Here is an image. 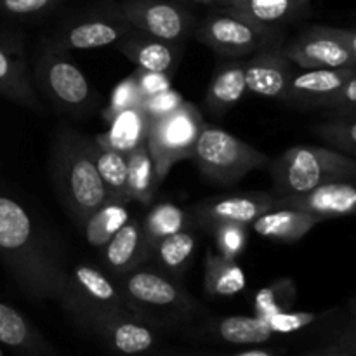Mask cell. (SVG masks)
<instances>
[{
  "label": "cell",
  "mask_w": 356,
  "mask_h": 356,
  "mask_svg": "<svg viewBox=\"0 0 356 356\" xmlns=\"http://www.w3.org/2000/svg\"><path fill=\"white\" fill-rule=\"evenodd\" d=\"M87 136L72 127H59L51 149V179L56 195L76 225L108 198L86 146Z\"/></svg>",
  "instance_id": "2"
},
{
  "label": "cell",
  "mask_w": 356,
  "mask_h": 356,
  "mask_svg": "<svg viewBox=\"0 0 356 356\" xmlns=\"http://www.w3.org/2000/svg\"><path fill=\"white\" fill-rule=\"evenodd\" d=\"M87 152L92 159L94 167L97 170L101 183L108 198L120 200L129 204L127 200V155L111 152L97 145L92 138L86 139Z\"/></svg>",
  "instance_id": "28"
},
{
  "label": "cell",
  "mask_w": 356,
  "mask_h": 356,
  "mask_svg": "<svg viewBox=\"0 0 356 356\" xmlns=\"http://www.w3.org/2000/svg\"><path fill=\"white\" fill-rule=\"evenodd\" d=\"M219 7L233 10L266 28L280 26L308 10L309 0H226Z\"/></svg>",
  "instance_id": "26"
},
{
  "label": "cell",
  "mask_w": 356,
  "mask_h": 356,
  "mask_svg": "<svg viewBox=\"0 0 356 356\" xmlns=\"http://www.w3.org/2000/svg\"><path fill=\"white\" fill-rule=\"evenodd\" d=\"M0 356H3V355H2V351H0Z\"/></svg>",
  "instance_id": "46"
},
{
  "label": "cell",
  "mask_w": 356,
  "mask_h": 356,
  "mask_svg": "<svg viewBox=\"0 0 356 356\" xmlns=\"http://www.w3.org/2000/svg\"><path fill=\"white\" fill-rule=\"evenodd\" d=\"M313 356H351V355L346 353V351H341V350H327V351H322V353L313 355Z\"/></svg>",
  "instance_id": "43"
},
{
  "label": "cell",
  "mask_w": 356,
  "mask_h": 356,
  "mask_svg": "<svg viewBox=\"0 0 356 356\" xmlns=\"http://www.w3.org/2000/svg\"><path fill=\"white\" fill-rule=\"evenodd\" d=\"M134 28L117 13H94L66 21L54 33L52 40L68 51H89L117 44Z\"/></svg>",
  "instance_id": "13"
},
{
  "label": "cell",
  "mask_w": 356,
  "mask_h": 356,
  "mask_svg": "<svg viewBox=\"0 0 356 356\" xmlns=\"http://www.w3.org/2000/svg\"><path fill=\"white\" fill-rule=\"evenodd\" d=\"M197 240L190 228L159 240L152 249V259L162 273L179 280L193 259Z\"/></svg>",
  "instance_id": "30"
},
{
  "label": "cell",
  "mask_w": 356,
  "mask_h": 356,
  "mask_svg": "<svg viewBox=\"0 0 356 356\" xmlns=\"http://www.w3.org/2000/svg\"><path fill=\"white\" fill-rule=\"evenodd\" d=\"M211 233L214 235L218 252L229 259H236L243 254L249 243V226L240 222H222L211 229Z\"/></svg>",
  "instance_id": "35"
},
{
  "label": "cell",
  "mask_w": 356,
  "mask_h": 356,
  "mask_svg": "<svg viewBox=\"0 0 356 356\" xmlns=\"http://www.w3.org/2000/svg\"><path fill=\"white\" fill-rule=\"evenodd\" d=\"M101 259L115 280L152 259V247L143 235L141 221L129 219L101 249Z\"/></svg>",
  "instance_id": "19"
},
{
  "label": "cell",
  "mask_w": 356,
  "mask_h": 356,
  "mask_svg": "<svg viewBox=\"0 0 356 356\" xmlns=\"http://www.w3.org/2000/svg\"><path fill=\"white\" fill-rule=\"evenodd\" d=\"M183 103V94L170 87V89L162 90V92L153 94V96L143 97L141 103H139V108H141L143 113L148 117L149 122H155L159 120V118L165 117V115L172 113V111L177 110Z\"/></svg>",
  "instance_id": "39"
},
{
  "label": "cell",
  "mask_w": 356,
  "mask_h": 356,
  "mask_svg": "<svg viewBox=\"0 0 356 356\" xmlns=\"http://www.w3.org/2000/svg\"><path fill=\"white\" fill-rule=\"evenodd\" d=\"M195 38L211 47L216 54L232 59L247 58L261 49L278 44V33L275 28L252 23L226 7H219L216 13L209 14L198 24Z\"/></svg>",
  "instance_id": "9"
},
{
  "label": "cell",
  "mask_w": 356,
  "mask_h": 356,
  "mask_svg": "<svg viewBox=\"0 0 356 356\" xmlns=\"http://www.w3.org/2000/svg\"><path fill=\"white\" fill-rule=\"evenodd\" d=\"M245 271L240 268L236 259L221 256L212 249L205 254L204 289L212 298H232L245 289Z\"/></svg>",
  "instance_id": "27"
},
{
  "label": "cell",
  "mask_w": 356,
  "mask_h": 356,
  "mask_svg": "<svg viewBox=\"0 0 356 356\" xmlns=\"http://www.w3.org/2000/svg\"><path fill=\"white\" fill-rule=\"evenodd\" d=\"M200 332L204 336L219 341V343L235 344V346L263 344L275 336L266 320L256 315H233L212 318L202 325Z\"/></svg>",
  "instance_id": "23"
},
{
  "label": "cell",
  "mask_w": 356,
  "mask_h": 356,
  "mask_svg": "<svg viewBox=\"0 0 356 356\" xmlns=\"http://www.w3.org/2000/svg\"><path fill=\"white\" fill-rule=\"evenodd\" d=\"M294 70L296 66L278 44L261 49L245 61L247 92L268 99H280Z\"/></svg>",
  "instance_id": "18"
},
{
  "label": "cell",
  "mask_w": 356,
  "mask_h": 356,
  "mask_svg": "<svg viewBox=\"0 0 356 356\" xmlns=\"http://www.w3.org/2000/svg\"><path fill=\"white\" fill-rule=\"evenodd\" d=\"M191 160L207 179L218 184H235L270 163V159L249 143L207 124L198 136Z\"/></svg>",
  "instance_id": "6"
},
{
  "label": "cell",
  "mask_w": 356,
  "mask_h": 356,
  "mask_svg": "<svg viewBox=\"0 0 356 356\" xmlns=\"http://www.w3.org/2000/svg\"><path fill=\"white\" fill-rule=\"evenodd\" d=\"M0 96L19 106L42 111L40 97L31 82L23 35L0 30Z\"/></svg>",
  "instance_id": "12"
},
{
  "label": "cell",
  "mask_w": 356,
  "mask_h": 356,
  "mask_svg": "<svg viewBox=\"0 0 356 356\" xmlns=\"http://www.w3.org/2000/svg\"><path fill=\"white\" fill-rule=\"evenodd\" d=\"M0 261L33 301H61L66 277L61 256L19 200L0 191Z\"/></svg>",
  "instance_id": "1"
},
{
  "label": "cell",
  "mask_w": 356,
  "mask_h": 356,
  "mask_svg": "<svg viewBox=\"0 0 356 356\" xmlns=\"http://www.w3.org/2000/svg\"><path fill=\"white\" fill-rule=\"evenodd\" d=\"M323 316V313H315V312H289L277 313V315H271L268 318H264L270 325L271 332L273 334H296L299 330H305L308 327H312L313 323L318 322Z\"/></svg>",
  "instance_id": "37"
},
{
  "label": "cell",
  "mask_w": 356,
  "mask_h": 356,
  "mask_svg": "<svg viewBox=\"0 0 356 356\" xmlns=\"http://www.w3.org/2000/svg\"><path fill=\"white\" fill-rule=\"evenodd\" d=\"M275 202H277L275 195L268 191L226 195V197H216L200 202L195 207L193 218L209 232L222 222H240V225L249 226L252 225L254 219L275 209Z\"/></svg>",
  "instance_id": "16"
},
{
  "label": "cell",
  "mask_w": 356,
  "mask_h": 356,
  "mask_svg": "<svg viewBox=\"0 0 356 356\" xmlns=\"http://www.w3.org/2000/svg\"><path fill=\"white\" fill-rule=\"evenodd\" d=\"M313 132L322 139L327 148L348 156H356V117H332L313 127Z\"/></svg>",
  "instance_id": "34"
},
{
  "label": "cell",
  "mask_w": 356,
  "mask_h": 356,
  "mask_svg": "<svg viewBox=\"0 0 356 356\" xmlns=\"http://www.w3.org/2000/svg\"><path fill=\"white\" fill-rule=\"evenodd\" d=\"M247 92L245 61H228L219 65L212 73L205 106L212 115H225Z\"/></svg>",
  "instance_id": "25"
},
{
  "label": "cell",
  "mask_w": 356,
  "mask_h": 356,
  "mask_svg": "<svg viewBox=\"0 0 356 356\" xmlns=\"http://www.w3.org/2000/svg\"><path fill=\"white\" fill-rule=\"evenodd\" d=\"M108 124H110L108 131L94 136L92 139L103 148L129 155L136 148L145 145L152 122L148 120V117L143 113L138 104V106L127 108L115 115Z\"/></svg>",
  "instance_id": "22"
},
{
  "label": "cell",
  "mask_w": 356,
  "mask_h": 356,
  "mask_svg": "<svg viewBox=\"0 0 356 356\" xmlns=\"http://www.w3.org/2000/svg\"><path fill=\"white\" fill-rule=\"evenodd\" d=\"M118 10L134 30L172 44H183L195 26L193 16L170 0H127Z\"/></svg>",
  "instance_id": "11"
},
{
  "label": "cell",
  "mask_w": 356,
  "mask_h": 356,
  "mask_svg": "<svg viewBox=\"0 0 356 356\" xmlns=\"http://www.w3.org/2000/svg\"><path fill=\"white\" fill-rule=\"evenodd\" d=\"M63 0H0V14L13 19H30L49 14Z\"/></svg>",
  "instance_id": "38"
},
{
  "label": "cell",
  "mask_w": 356,
  "mask_h": 356,
  "mask_svg": "<svg viewBox=\"0 0 356 356\" xmlns=\"http://www.w3.org/2000/svg\"><path fill=\"white\" fill-rule=\"evenodd\" d=\"M351 79H356V68L294 70L287 89L278 101L299 110L327 108L334 94Z\"/></svg>",
  "instance_id": "15"
},
{
  "label": "cell",
  "mask_w": 356,
  "mask_h": 356,
  "mask_svg": "<svg viewBox=\"0 0 356 356\" xmlns=\"http://www.w3.org/2000/svg\"><path fill=\"white\" fill-rule=\"evenodd\" d=\"M131 312L155 329L183 325L204 312L200 302L169 275L153 268H136L117 278Z\"/></svg>",
  "instance_id": "3"
},
{
  "label": "cell",
  "mask_w": 356,
  "mask_h": 356,
  "mask_svg": "<svg viewBox=\"0 0 356 356\" xmlns=\"http://www.w3.org/2000/svg\"><path fill=\"white\" fill-rule=\"evenodd\" d=\"M141 228L146 242L153 249L159 240L190 228V216L172 202H160L149 209L141 221Z\"/></svg>",
  "instance_id": "32"
},
{
  "label": "cell",
  "mask_w": 356,
  "mask_h": 356,
  "mask_svg": "<svg viewBox=\"0 0 356 356\" xmlns=\"http://www.w3.org/2000/svg\"><path fill=\"white\" fill-rule=\"evenodd\" d=\"M139 103H141V94L138 90V83H136V75L131 73L124 80H120L111 90L110 101H108L106 108L101 111V117L104 122H110L115 115L127 110V108L138 106Z\"/></svg>",
  "instance_id": "36"
},
{
  "label": "cell",
  "mask_w": 356,
  "mask_h": 356,
  "mask_svg": "<svg viewBox=\"0 0 356 356\" xmlns=\"http://www.w3.org/2000/svg\"><path fill=\"white\" fill-rule=\"evenodd\" d=\"M222 2H226V0H218V2H216V3H218V6H221Z\"/></svg>",
  "instance_id": "45"
},
{
  "label": "cell",
  "mask_w": 356,
  "mask_h": 356,
  "mask_svg": "<svg viewBox=\"0 0 356 356\" xmlns=\"http://www.w3.org/2000/svg\"><path fill=\"white\" fill-rule=\"evenodd\" d=\"M104 346L118 356H141L156 344V329L139 320L134 313H113L87 325Z\"/></svg>",
  "instance_id": "14"
},
{
  "label": "cell",
  "mask_w": 356,
  "mask_h": 356,
  "mask_svg": "<svg viewBox=\"0 0 356 356\" xmlns=\"http://www.w3.org/2000/svg\"><path fill=\"white\" fill-rule=\"evenodd\" d=\"M160 181L156 177L155 163L149 155L148 145H141L127 155V200L152 205Z\"/></svg>",
  "instance_id": "31"
},
{
  "label": "cell",
  "mask_w": 356,
  "mask_h": 356,
  "mask_svg": "<svg viewBox=\"0 0 356 356\" xmlns=\"http://www.w3.org/2000/svg\"><path fill=\"white\" fill-rule=\"evenodd\" d=\"M0 343L17 356H56L51 344L13 306L0 302Z\"/></svg>",
  "instance_id": "21"
},
{
  "label": "cell",
  "mask_w": 356,
  "mask_h": 356,
  "mask_svg": "<svg viewBox=\"0 0 356 356\" xmlns=\"http://www.w3.org/2000/svg\"><path fill=\"white\" fill-rule=\"evenodd\" d=\"M131 219L127 204L113 198H106L97 209H94L82 222L83 236L92 249L101 250L111 236Z\"/></svg>",
  "instance_id": "29"
},
{
  "label": "cell",
  "mask_w": 356,
  "mask_h": 356,
  "mask_svg": "<svg viewBox=\"0 0 356 356\" xmlns=\"http://www.w3.org/2000/svg\"><path fill=\"white\" fill-rule=\"evenodd\" d=\"M284 54L298 68L343 70L356 68L355 30L334 26L308 28L285 45Z\"/></svg>",
  "instance_id": "10"
},
{
  "label": "cell",
  "mask_w": 356,
  "mask_h": 356,
  "mask_svg": "<svg viewBox=\"0 0 356 356\" xmlns=\"http://www.w3.org/2000/svg\"><path fill=\"white\" fill-rule=\"evenodd\" d=\"M31 82L37 94H42L52 110L61 115L87 117L99 103V96L72 59L68 49L52 38L42 42L35 56Z\"/></svg>",
  "instance_id": "4"
},
{
  "label": "cell",
  "mask_w": 356,
  "mask_h": 356,
  "mask_svg": "<svg viewBox=\"0 0 356 356\" xmlns=\"http://www.w3.org/2000/svg\"><path fill=\"white\" fill-rule=\"evenodd\" d=\"M59 305L80 327L113 313H132L117 280L90 264H76L68 271Z\"/></svg>",
  "instance_id": "7"
},
{
  "label": "cell",
  "mask_w": 356,
  "mask_h": 356,
  "mask_svg": "<svg viewBox=\"0 0 356 356\" xmlns=\"http://www.w3.org/2000/svg\"><path fill=\"white\" fill-rule=\"evenodd\" d=\"M298 296V289L291 278H278L261 289L254 298V313L261 318H268L277 313L292 309Z\"/></svg>",
  "instance_id": "33"
},
{
  "label": "cell",
  "mask_w": 356,
  "mask_h": 356,
  "mask_svg": "<svg viewBox=\"0 0 356 356\" xmlns=\"http://www.w3.org/2000/svg\"><path fill=\"white\" fill-rule=\"evenodd\" d=\"M280 350H266V348H252V350H245L242 353H235L229 356H280Z\"/></svg>",
  "instance_id": "42"
},
{
  "label": "cell",
  "mask_w": 356,
  "mask_h": 356,
  "mask_svg": "<svg viewBox=\"0 0 356 356\" xmlns=\"http://www.w3.org/2000/svg\"><path fill=\"white\" fill-rule=\"evenodd\" d=\"M205 122L197 104L184 101L177 110L149 124V155L155 163L160 184L165 181L176 163L191 159L197 139Z\"/></svg>",
  "instance_id": "8"
},
{
  "label": "cell",
  "mask_w": 356,
  "mask_h": 356,
  "mask_svg": "<svg viewBox=\"0 0 356 356\" xmlns=\"http://www.w3.org/2000/svg\"><path fill=\"white\" fill-rule=\"evenodd\" d=\"M275 207H289L308 212L322 221L343 218L356 209V188L351 181H336L316 186L301 195L277 198Z\"/></svg>",
  "instance_id": "17"
},
{
  "label": "cell",
  "mask_w": 356,
  "mask_h": 356,
  "mask_svg": "<svg viewBox=\"0 0 356 356\" xmlns=\"http://www.w3.org/2000/svg\"><path fill=\"white\" fill-rule=\"evenodd\" d=\"M193 2L205 3V6H211V3H216V2H218V0H193Z\"/></svg>",
  "instance_id": "44"
},
{
  "label": "cell",
  "mask_w": 356,
  "mask_h": 356,
  "mask_svg": "<svg viewBox=\"0 0 356 356\" xmlns=\"http://www.w3.org/2000/svg\"><path fill=\"white\" fill-rule=\"evenodd\" d=\"M118 51L138 68L174 75L183 56V44L160 40L139 30H132L117 42Z\"/></svg>",
  "instance_id": "20"
},
{
  "label": "cell",
  "mask_w": 356,
  "mask_h": 356,
  "mask_svg": "<svg viewBox=\"0 0 356 356\" xmlns=\"http://www.w3.org/2000/svg\"><path fill=\"white\" fill-rule=\"evenodd\" d=\"M271 176L275 198L301 195L336 181L353 183L356 160L327 146H292L271 163Z\"/></svg>",
  "instance_id": "5"
},
{
  "label": "cell",
  "mask_w": 356,
  "mask_h": 356,
  "mask_svg": "<svg viewBox=\"0 0 356 356\" xmlns=\"http://www.w3.org/2000/svg\"><path fill=\"white\" fill-rule=\"evenodd\" d=\"M325 110H330L334 117H356V79L348 80L329 101Z\"/></svg>",
  "instance_id": "41"
},
{
  "label": "cell",
  "mask_w": 356,
  "mask_h": 356,
  "mask_svg": "<svg viewBox=\"0 0 356 356\" xmlns=\"http://www.w3.org/2000/svg\"><path fill=\"white\" fill-rule=\"evenodd\" d=\"M136 83H138V90L143 97L153 96L156 92H162L172 87V76L170 73L165 72H152V70H141L136 68Z\"/></svg>",
  "instance_id": "40"
},
{
  "label": "cell",
  "mask_w": 356,
  "mask_h": 356,
  "mask_svg": "<svg viewBox=\"0 0 356 356\" xmlns=\"http://www.w3.org/2000/svg\"><path fill=\"white\" fill-rule=\"evenodd\" d=\"M322 219L308 212L289 207H275L252 221V229L264 238L298 242L305 238Z\"/></svg>",
  "instance_id": "24"
}]
</instances>
